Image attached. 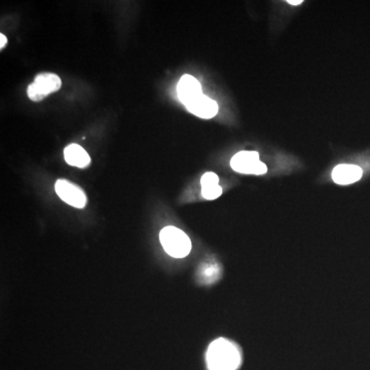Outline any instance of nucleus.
Instances as JSON below:
<instances>
[{
  "label": "nucleus",
  "mask_w": 370,
  "mask_h": 370,
  "mask_svg": "<svg viewBox=\"0 0 370 370\" xmlns=\"http://www.w3.org/2000/svg\"><path fill=\"white\" fill-rule=\"evenodd\" d=\"M202 187L203 186L217 185H219V177L213 172H207L202 176L201 178Z\"/></svg>",
  "instance_id": "f8f14e48"
},
{
  "label": "nucleus",
  "mask_w": 370,
  "mask_h": 370,
  "mask_svg": "<svg viewBox=\"0 0 370 370\" xmlns=\"http://www.w3.org/2000/svg\"><path fill=\"white\" fill-rule=\"evenodd\" d=\"M362 175L359 166L342 163L333 169V180L338 185H349L359 181Z\"/></svg>",
  "instance_id": "6e6552de"
},
{
  "label": "nucleus",
  "mask_w": 370,
  "mask_h": 370,
  "mask_svg": "<svg viewBox=\"0 0 370 370\" xmlns=\"http://www.w3.org/2000/svg\"><path fill=\"white\" fill-rule=\"evenodd\" d=\"M177 94L179 100L186 106L197 97L203 95L201 83L194 76L185 74L181 77L177 85Z\"/></svg>",
  "instance_id": "423d86ee"
},
{
  "label": "nucleus",
  "mask_w": 370,
  "mask_h": 370,
  "mask_svg": "<svg viewBox=\"0 0 370 370\" xmlns=\"http://www.w3.org/2000/svg\"><path fill=\"white\" fill-rule=\"evenodd\" d=\"M206 362L208 370H238L243 363L242 349L228 338H217L209 345Z\"/></svg>",
  "instance_id": "f257e3e1"
},
{
  "label": "nucleus",
  "mask_w": 370,
  "mask_h": 370,
  "mask_svg": "<svg viewBox=\"0 0 370 370\" xmlns=\"http://www.w3.org/2000/svg\"><path fill=\"white\" fill-rule=\"evenodd\" d=\"M219 272V265L217 263H208L202 267L201 277L204 279V282L212 283L213 281L217 280Z\"/></svg>",
  "instance_id": "9d476101"
},
{
  "label": "nucleus",
  "mask_w": 370,
  "mask_h": 370,
  "mask_svg": "<svg viewBox=\"0 0 370 370\" xmlns=\"http://www.w3.org/2000/svg\"><path fill=\"white\" fill-rule=\"evenodd\" d=\"M190 112L192 115H197L201 119L209 120L214 117L218 112V104L214 100L209 98L205 95H201L197 97L194 101L190 102V104L185 106Z\"/></svg>",
  "instance_id": "0eeeda50"
},
{
  "label": "nucleus",
  "mask_w": 370,
  "mask_h": 370,
  "mask_svg": "<svg viewBox=\"0 0 370 370\" xmlns=\"http://www.w3.org/2000/svg\"><path fill=\"white\" fill-rule=\"evenodd\" d=\"M62 87V81L54 74L44 72L35 77L33 83L27 88V95L34 102H40L52 93L57 92Z\"/></svg>",
  "instance_id": "7ed1b4c3"
},
{
  "label": "nucleus",
  "mask_w": 370,
  "mask_h": 370,
  "mask_svg": "<svg viewBox=\"0 0 370 370\" xmlns=\"http://www.w3.org/2000/svg\"><path fill=\"white\" fill-rule=\"evenodd\" d=\"M222 195V188L219 185L203 186L202 187V196L208 201L216 200Z\"/></svg>",
  "instance_id": "9b49d317"
},
{
  "label": "nucleus",
  "mask_w": 370,
  "mask_h": 370,
  "mask_svg": "<svg viewBox=\"0 0 370 370\" xmlns=\"http://www.w3.org/2000/svg\"><path fill=\"white\" fill-rule=\"evenodd\" d=\"M303 0H288V4L291 6H299V4H303Z\"/></svg>",
  "instance_id": "4468645a"
},
{
  "label": "nucleus",
  "mask_w": 370,
  "mask_h": 370,
  "mask_svg": "<svg viewBox=\"0 0 370 370\" xmlns=\"http://www.w3.org/2000/svg\"><path fill=\"white\" fill-rule=\"evenodd\" d=\"M160 241L163 250L173 258H185L192 248L190 237L176 226H166L160 233Z\"/></svg>",
  "instance_id": "f03ea898"
},
{
  "label": "nucleus",
  "mask_w": 370,
  "mask_h": 370,
  "mask_svg": "<svg viewBox=\"0 0 370 370\" xmlns=\"http://www.w3.org/2000/svg\"><path fill=\"white\" fill-rule=\"evenodd\" d=\"M0 49L4 50L6 47V44H8V38L4 34H0Z\"/></svg>",
  "instance_id": "ddd939ff"
},
{
  "label": "nucleus",
  "mask_w": 370,
  "mask_h": 370,
  "mask_svg": "<svg viewBox=\"0 0 370 370\" xmlns=\"http://www.w3.org/2000/svg\"><path fill=\"white\" fill-rule=\"evenodd\" d=\"M64 158L68 165L74 167L87 168L91 163V158L87 151L81 146V145L69 144L64 149Z\"/></svg>",
  "instance_id": "1a4fd4ad"
},
{
  "label": "nucleus",
  "mask_w": 370,
  "mask_h": 370,
  "mask_svg": "<svg viewBox=\"0 0 370 370\" xmlns=\"http://www.w3.org/2000/svg\"><path fill=\"white\" fill-rule=\"evenodd\" d=\"M54 190L62 201L72 207L83 209L87 205V196L83 190L66 179L57 180Z\"/></svg>",
  "instance_id": "39448f33"
},
{
  "label": "nucleus",
  "mask_w": 370,
  "mask_h": 370,
  "mask_svg": "<svg viewBox=\"0 0 370 370\" xmlns=\"http://www.w3.org/2000/svg\"><path fill=\"white\" fill-rule=\"evenodd\" d=\"M231 167L241 174L263 175L267 172V165L260 162L256 151H240L231 158Z\"/></svg>",
  "instance_id": "20e7f679"
}]
</instances>
